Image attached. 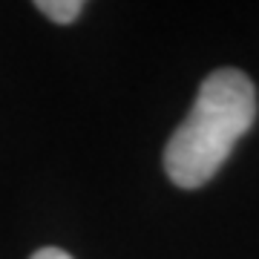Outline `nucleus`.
Wrapping results in <instances>:
<instances>
[{
    "label": "nucleus",
    "instance_id": "f257e3e1",
    "mask_svg": "<svg viewBox=\"0 0 259 259\" xmlns=\"http://www.w3.org/2000/svg\"><path fill=\"white\" fill-rule=\"evenodd\" d=\"M256 118V90L239 69H216L202 81L187 118L170 136L164 170L170 182L196 190L210 182L233 144Z\"/></svg>",
    "mask_w": 259,
    "mask_h": 259
},
{
    "label": "nucleus",
    "instance_id": "f03ea898",
    "mask_svg": "<svg viewBox=\"0 0 259 259\" xmlns=\"http://www.w3.org/2000/svg\"><path fill=\"white\" fill-rule=\"evenodd\" d=\"M35 9H40L49 20H55V23H72L81 15L83 3L81 0H37Z\"/></svg>",
    "mask_w": 259,
    "mask_h": 259
},
{
    "label": "nucleus",
    "instance_id": "7ed1b4c3",
    "mask_svg": "<svg viewBox=\"0 0 259 259\" xmlns=\"http://www.w3.org/2000/svg\"><path fill=\"white\" fill-rule=\"evenodd\" d=\"M32 259H72V256L61 248H40V250L32 253Z\"/></svg>",
    "mask_w": 259,
    "mask_h": 259
}]
</instances>
